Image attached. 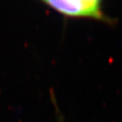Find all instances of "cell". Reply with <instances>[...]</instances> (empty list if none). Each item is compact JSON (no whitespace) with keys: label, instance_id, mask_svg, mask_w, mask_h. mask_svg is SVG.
<instances>
[{"label":"cell","instance_id":"6da1fadb","mask_svg":"<svg viewBox=\"0 0 122 122\" xmlns=\"http://www.w3.org/2000/svg\"><path fill=\"white\" fill-rule=\"evenodd\" d=\"M42 4L68 18H88L113 25L115 20L103 11V2L99 0H46Z\"/></svg>","mask_w":122,"mask_h":122}]
</instances>
